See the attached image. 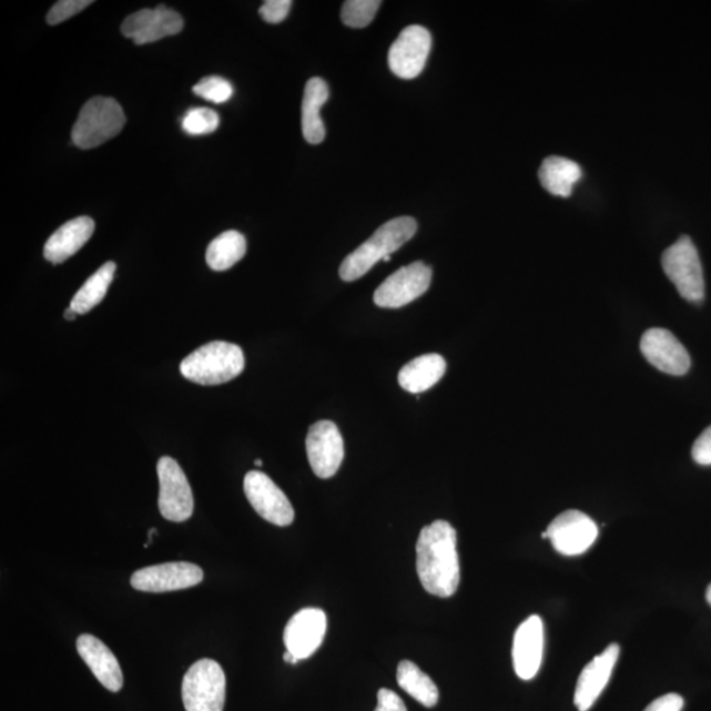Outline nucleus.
<instances>
[{
    "instance_id": "obj_9",
    "label": "nucleus",
    "mask_w": 711,
    "mask_h": 711,
    "mask_svg": "<svg viewBox=\"0 0 711 711\" xmlns=\"http://www.w3.org/2000/svg\"><path fill=\"white\" fill-rule=\"evenodd\" d=\"M598 538V527L586 512L568 510L556 517L544 532L556 551L565 556L586 553Z\"/></svg>"
},
{
    "instance_id": "obj_8",
    "label": "nucleus",
    "mask_w": 711,
    "mask_h": 711,
    "mask_svg": "<svg viewBox=\"0 0 711 711\" xmlns=\"http://www.w3.org/2000/svg\"><path fill=\"white\" fill-rule=\"evenodd\" d=\"M431 267L421 262L400 267L387 277L375 292V304L384 308H399L424 295L431 285Z\"/></svg>"
},
{
    "instance_id": "obj_35",
    "label": "nucleus",
    "mask_w": 711,
    "mask_h": 711,
    "mask_svg": "<svg viewBox=\"0 0 711 711\" xmlns=\"http://www.w3.org/2000/svg\"><path fill=\"white\" fill-rule=\"evenodd\" d=\"M284 660L286 661V663L293 664V666L297 664L299 661L297 658H294L293 654L288 651L284 653Z\"/></svg>"
},
{
    "instance_id": "obj_14",
    "label": "nucleus",
    "mask_w": 711,
    "mask_h": 711,
    "mask_svg": "<svg viewBox=\"0 0 711 711\" xmlns=\"http://www.w3.org/2000/svg\"><path fill=\"white\" fill-rule=\"evenodd\" d=\"M640 351L654 368L672 376H684L691 368V357L671 331L647 329L640 341Z\"/></svg>"
},
{
    "instance_id": "obj_2",
    "label": "nucleus",
    "mask_w": 711,
    "mask_h": 711,
    "mask_svg": "<svg viewBox=\"0 0 711 711\" xmlns=\"http://www.w3.org/2000/svg\"><path fill=\"white\" fill-rule=\"evenodd\" d=\"M418 224L410 216H400L386 222L368 241L344 258L339 274L342 280L352 283L365 276L378 262H384L392 253L412 241L417 234Z\"/></svg>"
},
{
    "instance_id": "obj_28",
    "label": "nucleus",
    "mask_w": 711,
    "mask_h": 711,
    "mask_svg": "<svg viewBox=\"0 0 711 711\" xmlns=\"http://www.w3.org/2000/svg\"><path fill=\"white\" fill-rule=\"evenodd\" d=\"M220 126V115L210 109H192L182 119V129L189 135L201 136L213 133Z\"/></svg>"
},
{
    "instance_id": "obj_15",
    "label": "nucleus",
    "mask_w": 711,
    "mask_h": 711,
    "mask_svg": "<svg viewBox=\"0 0 711 711\" xmlns=\"http://www.w3.org/2000/svg\"><path fill=\"white\" fill-rule=\"evenodd\" d=\"M326 630L325 611L315 608L302 609L286 624L284 631L286 650L298 660L308 659L322 646Z\"/></svg>"
},
{
    "instance_id": "obj_31",
    "label": "nucleus",
    "mask_w": 711,
    "mask_h": 711,
    "mask_svg": "<svg viewBox=\"0 0 711 711\" xmlns=\"http://www.w3.org/2000/svg\"><path fill=\"white\" fill-rule=\"evenodd\" d=\"M292 4L291 0H267L258 12L266 23L278 24L287 18Z\"/></svg>"
},
{
    "instance_id": "obj_27",
    "label": "nucleus",
    "mask_w": 711,
    "mask_h": 711,
    "mask_svg": "<svg viewBox=\"0 0 711 711\" xmlns=\"http://www.w3.org/2000/svg\"><path fill=\"white\" fill-rule=\"evenodd\" d=\"M382 4L379 0H348L342 9L343 23L351 28L369 26Z\"/></svg>"
},
{
    "instance_id": "obj_13",
    "label": "nucleus",
    "mask_w": 711,
    "mask_h": 711,
    "mask_svg": "<svg viewBox=\"0 0 711 711\" xmlns=\"http://www.w3.org/2000/svg\"><path fill=\"white\" fill-rule=\"evenodd\" d=\"M306 450L316 476L329 478L337 474L344 459V440L334 421L321 420L309 427Z\"/></svg>"
},
{
    "instance_id": "obj_20",
    "label": "nucleus",
    "mask_w": 711,
    "mask_h": 711,
    "mask_svg": "<svg viewBox=\"0 0 711 711\" xmlns=\"http://www.w3.org/2000/svg\"><path fill=\"white\" fill-rule=\"evenodd\" d=\"M95 230V223L89 216L75 217L73 221L61 225L54 234L48 238L44 246V256L48 262L54 265L67 262L75 255L84 244L90 241Z\"/></svg>"
},
{
    "instance_id": "obj_21",
    "label": "nucleus",
    "mask_w": 711,
    "mask_h": 711,
    "mask_svg": "<svg viewBox=\"0 0 711 711\" xmlns=\"http://www.w3.org/2000/svg\"><path fill=\"white\" fill-rule=\"evenodd\" d=\"M328 97L329 90L326 81L318 79V77L307 81L304 102H302V132L309 144H321L326 138L321 109L328 101Z\"/></svg>"
},
{
    "instance_id": "obj_37",
    "label": "nucleus",
    "mask_w": 711,
    "mask_h": 711,
    "mask_svg": "<svg viewBox=\"0 0 711 711\" xmlns=\"http://www.w3.org/2000/svg\"><path fill=\"white\" fill-rule=\"evenodd\" d=\"M707 601H708V603H709V605H710V607H711V583H710V586H709V587H708V589H707Z\"/></svg>"
},
{
    "instance_id": "obj_7",
    "label": "nucleus",
    "mask_w": 711,
    "mask_h": 711,
    "mask_svg": "<svg viewBox=\"0 0 711 711\" xmlns=\"http://www.w3.org/2000/svg\"><path fill=\"white\" fill-rule=\"evenodd\" d=\"M160 483L159 509L171 522H185L193 516L194 497L185 471L172 457H161L158 463Z\"/></svg>"
},
{
    "instance_id": "obj_18",
    "label": "nucleus",
    "mask_w": 711,
    "mask_h": 711,
    "mask_svg": "<svg viewBox=\"0 0 711 711\" xmlns=\"http://www.w3.org/2000/svg\"><path fill=\"white\" fill-rule=\"evenodd\" d=\"M619 653H621V649L617 643H612L583 668L579 680H577L575 692V705L579 711H588L595 705L598 697L608 685Z\"/></svg>"
},
{
    "instance_id": "obj_22",
    "label": "nucleus",
    "mask_w": 711,
    "mask_h": 711,
    "mask_svg": "<svg viewBox=\"0 0 711 711\" xmlns=\"http://www.w3.org/2000/svg\"><path fill=\"white\" fill-rule=\"evenodd\" d=\"M446 369L447 363L440 355L419 356L400 369L398 383L408 393H424L440 382Z\"/></svg>"
},
{
    "instance_id": "obj_25",
    "label": "nucleus",
    "mask_w": 711,
    "mask_h": 711,
    "mask_svg": "<svg viewBox=\"0 0 711 711\" xmlns=\"http://www.w3.org/2000/svg\"><path fill=\"white\" fill-rule=\"evenodd\" d=\"M246 241L237 231L223 232L210 243L206 262L211 270L224 272L231 270L245 256Z\"/></svg>"
},
{
    "instance_id": "obj_29",
    "label": "nucleus",
    "mask_w": 711,
    "mask_h": 711,
    "mask_svg": "<svg viewBox=\"0 0 711 711\" xmlns=\"http://www.w3.org/2000/svg\"><path fill=\"white\" fill-rule=\"evenodd\" d=\"M194 94L213 103H224L234 95L232 84L221 77H206L193 88Z\"/></svg>"
},
{
    "instance_id": "obj_34",
    "label": "nucleus",
    "mask_w": 711,
    "mask_h": 711,
    "mask_svg": "<svg viewBox=\"0 0 711 711\" xmlns=\"http://www.w3.org/2000/svg\"><path fill=\"white\" fill-rule=\"evenodd\" d=\"M682 708L684 699L678 693H668L651 702L644 711H681Z\"/></svg>"
},
{
    "instance_id": "obj_16",
    "label": "nucleus",
    "mask_w": 711,
    "mask_h": 711,
    "mask_svg": "<svg viewBox=\"0 0 711 711\" xmlns=\"http://www.w3.org/2000/svg\"><path fill=\"white\" fill-rule=\"evenodd\" d=\"M183 30V19L179 12L161 4L156 9H145L132 13L123 21L122 33L138 45L150 44L161 39L179 34Z\"/></svg>"
},
{
    "instance_id": "obj_3",
    "label": "nucleus",
    "mask_w": 711,
    "mask_h": 711,
    "mask_svg": "<svg viewBox=\"0 0 711 711\" xmlns=\"http://www.w3.org/2000/svg\"><path fill=\"white\" fill-rule=\"evenodd\" d=\"M241 347L227 342L204 344L181 363L182 376L195 384L221 385L236 378L244 370Z\"/></svg>"
},
{
    "instance_id": "obj_11",
    "label": "nucleus",
    "mask_w": 711,
    "mask_h": 711,
    "mask_svg": "<svg viewBox=\"0 0 711 711\" xmlns=\"http://www.w3.org/2000/svg\"><path fill=\"white\" fill-rule=\"evenodd\" d=\"M431 33L421 26L406 27L389 51L390 70L403 80H414L424 72L431 52Z\"/></svg>"
},
{
    "instance_id": "obj_32",
    "label": "nucleus",
    "mask_w": 711,
    "mask_h": 711,
    "mask_svg": "<svg viewBox=\"0 0 711 711\" xmlns=\"http://www.w3.org/2000/svg\"><path fill=\"white\" fill-rule=\"evenodd\" d=\"M692 457L700 466H711V426L695 439Z\"/></svg>"
},
{
    "instance_id": "obj_23",
    "label": "nucleus",
    "mask_w": 711,
    "mask_h": 711,
    "mask_svg": "<svg viewBox=\"0 0 711 711\" xmlns=\"http://www.w3.org/2000/svg\"><path fill=\"white\" fill-rule=\"evenodd\" d=\"M582 177V171L575 161L551 156L544 161L539 169V180L548 193L567 199L572 194L573 186Z\"/></svg>"
},
{
    "instance_id": "obj_6",
    "label": "nucleus",
    "mask_w": 711,
    "mask_h": 711,
    "mask_svg": "<svg viewBox=\"0 0 711 711\" xmlns=\"http://www.w3.org/2000/svg\"><path fill=\"white\" fill-rule=\"evenodd\" d=\"M661 265L678 287L682 298L700 304L705 298V278L695 245L689 236H681L678 242L666 250L661 256Z\"/></svg>"
},
{
    "instance_id": "obj_1",
    "label": "nucleus",
    "mask_w": 711,
    "mask_h": 711,
    "mask_svg": "<svg viewBox=\"0 0 711 711\" xmlns=\"http://www.w3.org/2000/svg\"><path fill=\"white\" fill-rule=\"evenodd\" d=\"M417 572L429 595L448 598L459 588L457 534L446 520H435L421 529L417 541Z\"/></svg>"
},
{
    "instance_id": "obj_17",
    "label": "nucleus",
    "mask_w": 711,
    "mask_h": 711,
    "mask_svg": "<svg viewBox=\"0 0 711 711\" xmlns=\"http://www.w3.org/2000/svg\"><path fill=\"white\" fill-rule=\"evenodd\" d=\"M545 652V624L539 616L520 623L514 636L512 663L519 679L532 680L538 674Z\"/></svg>"
},
{
    "instance_id": "obj_24",
    "label": "nucleus",
    "mask_w": 711,
    "mask_h": 711,
    "mask_svg": "<svg viewBox=\"0 0 711 711\" xmlns=\"http://www.w3.org/2000/svg\"><path fill=\"white\" fill-rule=\"evenodd\" d=\"M397 682L407 694L426 708H434L439 702L438 687L410 660L400 661L397 668Z\"/></svg>"
},
{
    "instance_id": "obj_38",
    "label": "nucleus",
    "mask_w": 711,
    "mask_h": 711,
    "mask_svg": "<svg viewBox=\"0 0 711 711\" xmlns=\"http://www.w3.org/2000/svg\"><path fill=\"white\" fill-rule=\"evenodd\" d=\"M256 467H263V461L262 460H256L255 461Z\"/></svg>"
},
{
    "instance_id": "obj_19",
    "label": "nucleus",
    "mask_w": 711,
    "mask_h": 711,
    "mask_svg": "<svg viewBox=\"0 0 711 711\" xmlns=\"http://www.w3.org/2000/svg\"><path fill=\"white\" fill-rule=\"evenodd\" d=\"M77 651L94 673L98 681L110 692H119L123 688V672L115 654L102 640L83 633L77 639Z\"/></svg>"
},
{
    "instance_id": "obj_12",
    "label": "nucleus",
    "mask_w": 711,
    "mask_h": 711,
    "mask_svg": "<svg viewBox=\"0 0 711 711\" xmlns=\"http://www.w3.org/2000/svg\"><path fill=\"white\" fill-rule=\"evenodd\" d=\"M203 581V570L192 562L177 561L136 570L131 577V586L146 593H166L199 586Z\"/></svg>"
},
{
    "instance_id": "obj_5",
    "label": "nucleus",
    "mask_w": 711,
    "mask_h": 711,
    "mask_svg": "<svg viewBox=\"0 0 711 711\" xmlns=\"http://www.w3.org/2000/svg\"><path fill=\"white\" fill-rule=\"evenodd\" d=\"M225 674L215 660L196 661L183 678L182 701L186 711H223L225 703Z\"/></svg>"
},
{
    "instance_id": "obj_36",
    "label": "nucleus",
    "mask_w": 711,
    "mask_h": 711,
    "mask_svg": "<svg viewBox=\"0 0 711 711\" xmlns=\"http://www.w3.org/2000/svg\"><path fill=\"white\" fill-rule=\"evenodd\" d=\"M77 316H79V314H77L72 307H69V308L67 309V312H65V319H68V321H74V319L77 318Z\"/></svg>"
},
{
    "instance_id": "obj_10",
    "label": "nucleus",
    "mask_w": 711,
    "mask_h": 711,
    "mask_svg": "<svg viewBox=\"0 0 711 711\" xmlns=\"http://www.w3.org/2000/svg\"><path fill=\"white\" fill-rule=\"evenodd\" d=\"M244 491L252 508L267 522L286 527L294 522V509L285 492L263 471L252 470L244 478Z\"/></svg>"
},
{
    "instance_id": "obj_30",
    "label": "nucleus",
    "mask_w": 711,
    "mask_h": 711,
    "mask_svg": "<svg viewBox=\"0 0 711 711\" xmlns=\"http://www.w3.org/2000/svg\"><path fill=\"white\" fill-rule=\"evenodd\" d=\"M90 4H93L91 0H60V2L55 3L51 11L48 12V24L55 26L63 23V21L88 9Z\"/></svg>"
},
{
    "instance_id": "obj_4",
    "label": "nucleus",
    "mask_w": 711,
    "mask_h": 711,
    "mask_svg": "<svg viewBox=\"0 0 711 711\" xmlns=\"http://www.w3.org/2000/svg\"><path fill=\"white\" fill-rule=\"evenodd\" d=\"M126 119L122 105L112 98L95 97L83 105L73 126L72 140L81 150H93L124 129Z\"/></svg>"
},
{
    "instance_id": "obj_26",
    "label": "nucleus",
    "mask_w": 711,
    "mask_h": 711,
    "mask_svg": "<svg viewBox=\"0 0 711 711\" xmlns=\"http://www.w3.org/2000/svg\"><path fill=\"white\" fill-rule=\"evenodd\" d=\"M115 263L109 262L98 270L74 295L70 307L79 315L88 314L100 305L114 280Z\"/></svg>"
},
{
    "instance_id": "obj_33",
    "label": "nucleus",
    "mask_w": 711,
    "mask_h": 711,
    "mask_svg": "<svg viewBox=\"0 0 711 711\" xmlns=\"http://www.w3.org/2000/svg\"><path fill=\"white\" fill-rule=\"evenodd\" d=\"M377 700L378 703L375 711H407L403 699L390 689H379Z\"/></svg>"
}]
</instances>
